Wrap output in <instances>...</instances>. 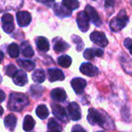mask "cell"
<instances>
[{
	"instance_id": "obj_1",
	"label": "cell",
	"mask_w": 132,
	"mask_h": 132,
	"mask_svg": "<svg viewBox=\"0 0 132 132\" xmlns=\"http://www.w3.org/2000/svg\"><path fill=\"white\" fill-rule=\"evenodd\" d=\"M87 120L90 122L91 125H99L100 127L106 129H113V121L107 115V113L101 110L91 109L88 110Z\"/></svg>"
},
{
	"instance_id": "obj_2",
	"label": "cell",
	"mask_w": 132,
	"mask_h": 132,
	"mask_svg": "<svg viewBox=\"0 0 132 132\" xmlns=\"http://www.w3.org/2000/svg\"><path fill=\"white\" fill-rule=\"evenodd\" d=\"M29 104V99L25 94L21 93H12L9 96L7 108L10 111H22Z\"/></svg>"
},
{
	"instance_id": "obj_3",
	"label": "cell",
	"mask_w": 132,
	"mask_h": 132,
	"mask_svg": "<svg viewBox=\"0 0 132 132\" xmlns=\"http://www.w3.org/2000/svg\"><path fill=\"white\" fill-rule=\"evenodd\" d=\"M129 23V16L127 15L125 10H121L116 17H114L110 23V28L112 31H120L123 29Z\"/></svg>"
},
{
	"instance_id": "obj_4",
	"label": "cell",
	"mask_w": 132,
	"mask_h": 132,
	"mask_svg": "<svg viewBox=\"0 0 132 132\" xmlns=\"http://www.w3.org/2000/svg\"><path fill=\"white\" fill-rule=\"evenodd\" d=\"M51 109H52V113L54 114V116L57 117L59 120H61L64 123H67L68 121V118L66 111L61 105L53 103H51Z\"/></svg>"
},
{
	"instance_id": "obj_5",
	"label": "cell",
	"mask_w": 132,
	"mask_h": 132,
	"mask_svg": "<svg viewBox=\"0 0 132 132\" xmlns=\"http://www.w3.org/2000/svg\"><path fill=\"white\" fill-rule=\"evenodd\" d=\"M85 12L86 13L89 20H91V22H92L96 27L102 26L103 22L101 21L99 14H98V13L96 12L95 9H94V7H92L91 5H86V6H85Z\"/></svg>"
},
{
	"instance_id": "obj_6",
	"label": "cell",
	"mask_w": 132,
	"mask_h": 132,
	"mask_svg": "<svg viewBox=\"0 0 132 132\" xmlns=\"http://www.w3.org/2000/svg\"><path fill=\"white\" fill-rule=\"evenodd\" d=\"M90 39L94 43L97 44L100 47H106L108 45V40L105 34L102 31H93L90 34Z\"/></svg>"
},
{
	"instance_id": "obj_7",
	"label": "cell",
	"mask_w": 132,
	"mask_h": 132,
	"mask_svg": "<svg viewBox=\"0 0 132 132\" xmlns=\"http://www.w3.org/2000/svg\"><path fill=\"white\" fill-rule=\"evenodd\" d=\"M89 18L87 16L86 13L85 11L83 12H79L77 16V23L78 25V28L81 31L83 32H86L89 29Z\"/></svg>"
},
{
	"instance_id": "obj_8",
	"label": "cell",
	"mask_w": 132,
	"mask_h": 132,
	"mask_svg": "<svg viewBox=\"0 0 132 132\" xmlns=\"http://www.w3.org/2000/svg\"><path fill=\"white\" fill-rule=\"evenodd\" d=\"M2 20V28L6 33H11L13 32L14 29V18L11 14H5L1 18Z\"/></svg>"
},
{
	"instance_id": "obj_9",
	"label": "cell",
	"mask_w": 132,
	"mask_h": 132,
	"mask_svg": "<svg viewBox=\"0 0 132 132\" xmlns=\"http://www.w3.org/2000/svg\"><path fill=\"white\" fill-rule=\"evenodd\" d=\"M80 71L82 74L85 76H88V77H95L99 74V70L96 67H94L92 63H83V64L80 66Z\"/></svg>"
},
{
	"instance_id": "obj_10",
	"label": "cell",
	"mask_w": 132,
	"mask_h": 132,
	"mask_svg": "<svg viewBox=\"0 0 132 132\" xmlns=\"http://www.w3.org/2000/svg\"><path fill=\"white\" fill-rule=\"evenodd\" d=\"M68 111L72 120L77 121L81 119V111H80L79 105L77 103H70L68 106Z\"/></svg>"
},
{
	"instance_id": "obj_11",
	"label": "cell",
	"mask_w": 132,
	"mask_h": 132,
	"mask_svg": "<svg viewBox=\"0 0 132 132\" xmlns=\"http://www.w3.org/2000/svg\"><path fill=\"white\" fill-rule=\"evenodd\" d=\"M16 20H17V23L20 27H25L31 23V15L30 13L21 11L16 14Z\"/></svg>"
},
{
	"instance_id": "obj_12",
	"label": "cell",
	"mask_w": 132,
	"mask_h": 132,
	"mask_svg": "<svg viewBox=\"0 0 132 132\" xmlns=\"http://www.w3.org/2000/svg\"><path fill=\"white\" fill-rule=\"evenodd\" d=\"M71 86L76 94H81L84 93L85 86H86V81L81 77H76V78L72 79Z\"/></svg>"
},
{
	"instance_id": "obj_13",
	"label": "cell",
	"mask_w": 132,
	"mask_h": 132,
	"mask_svg": "<svg viewBox=\"0 0 132 132\" xmlns=\"http://www.w3.org/2000/svg\"><path fill=\"white\" fill-rule=\"evenodd\" d=\"M48 76L49 80L53 83L56 81H63L65 79V75L59 68H50L48 69Z\"/></svg>"
},
{
	"instance_id": "obj_14",
	"label": "cell",
	"mask_w": 132,
	"mask_h": 132,
	"mask_svg": "<svg viewBox=\"0 0 132 132\" xmlns=\"http://www.w3.org/2000/svg\"><path fill=\"white\" fill-rule=\"evenodd\" d=\"M53 11L55 13V14L57 16L60 18H65V17H68V16L71 15L72 11L68 10L65 5H59V4H55L53 6Z\"/></svg>"
},
{
	"instance_id": "obj_15",
	"label": "cell",
	"mask_w": 132,
	"mask_h": 132,
	"mask_svg": "<svg viewBox=\"0 0 132 132\" xmlns=\"http://www.w3.org/2000/svg\"><path fill=\"white\" fill-rule=\"evenodd\" d=\"M51 99L56 102H64L67 99L66 91L60 87L55 88L51 92Z\"/></svg>"
},
{
	"instance_id": "obj_16",
	"label": "cell",
	"mask_w": 132,
	"mask_h": 132,
	"mask_svg": "<svg viewBox=\"0 0 132 132\" xmlns=\"http://www.w3.org/2000/svg\"><path fill=\"white\" fill-rule=\"evenodd\" d=\"M13 81L14 84L18 86H23L28 83V77L27 74L23 70H20L16 73V75L13 77Z\"/></svg>"
},
{
	"instance_id": "obj_17",
	"label": "cell",
	"mask_w": 132,
	"mask_h": 132,
	"mask_svg": "<svg viewBox=\"0 0 132 132\" xmlns=\"http://www.w3.org/2000/svg\"><path fill=\"white\" fill-rule=\"evenodd\" d=\"M36 46L40 51H43V52H47L50 50V43L48 40L45 37H38L36 39Z\"/></svg>"
},
{
	"instance_id": "obj_18",
	"label": "cell",
	"mask_w": 132,
	"mask_h": 132,
	"mask_svg": "<svg viewBox=\"0 0 132 132\" xmlns=\"http://www.w3.org/2000/svg\"><path fill=\"white\" fill-rule=\"evenodd\" d=\"M16 122H17V119H16V117L14 114L7 115L5 119V126L10 131H13L15 129Z\"/></svg>"
},
{
	"instance_id": "obj_19",
	"label": "cell",
	"mask_w": 132,
	"mask_h": 132,
	"mask_svg": "<svg viewBox=\"0 0 132 132\" xmlns=\"http://www.w3.org/2000/svg\"><path fill=\"white\" fill-rule=\"evenodd\" d=\"M35 125V120H33V118L31 115H26L24 117V120H23V129L24 131L30 132L32 130V129L34 128Z\"/></svg>"
},
{
	"instance_id": "obj_20",
	"label": "cell",
	"mask_w": 132,
	"mask_h": 132,
	"mask_svg": "<svg viewBox=\"0 0 132 132\" xmlns=\"http://www.w3.org/2000/svg\"><path fill=\"white\" fill-rule=\"evenodd\" d=\"M21 52L25 57H31L34 55V51H33L31 46L25 42L21 44Z\"/></svg>"
},
{
	"instance_id": "obj_21",
	"label": "cell",
	"mask_w": 132,
	"mask_h": 132,
	"mask_svg": "<svg viewBox=\"0 0 132 132\" xmlns=\"http://www.w3.org/2000/svg\"><path fill=\"white\" fill-rule=\"evenodd\" d=\"M69 48V45L66 42L62 40H59L57 42H54V46H53V49L56 52L59 53V52H64L66 51Z\"/></svg>"
},
{
	"instance_id": "obj_22",
	"label": "cell",
	"mask_w": 132,
	"mask_h": 132,
	"mask_svg": "<svg viewBox=\"0 0 132 132\" xmlns=\"http://www.w3.org/2000/svg\"><path fill=\"white\" fill-rule=\"evenodd\" d=\"M17 63L23 69L26 71H31L34 69L35 63L31 60H25V59H17Z\"/></svg>"
},
{
	"instance_id": "obj_23",
	"label": "cell",
	"mask_w": 132,
	"mask_h": 132,
	"mask_svg": "<svg viewBox=\"0 0 132 132\" xmlns=\"http://www.w3.org/2000/svg\"><path fill=\"white\" fill-rule=\"evenodd\" d=\"M31 77H32V80L36 83H43L46 78L45 72L43 69H40V68L35 70Z\"/></svg>"
},
{
	"instance_id": "obj_24",
	"label": "cell",
	"mask_w": 132,
	"mask_h": 132,
	"mask_svg": "<svg viewBox=\"0 0 132 132\" xmlns=\"http://www.w3.org/2000/svg\"><path fill=\"white\" fill-rule=\"evenodd\" d=\"M57 63L60 67L65 68H68L71 66L72 64V59L68 55H62L59 57L57 59Z\"/></svg>"
},
{
	"instance_id": "obj_25",
	"label": "cell",
	"mask_w": 132,
	"mask_h": 132,
	"mask_svg": "<svg viewBox=\"0 0 132 132\" xmlns=\"http://www.w3.org/2000/svg\"><path fill=\"white\" fill-rule=\"evenodd\" d=\"M50 112H49V110H48L47 106L44 105V104H40L37 107L36 109V115L39 117L40 119L42 120H44L46 119L48 116H49Z\"/></svg>"
},
{
	"instance_id": "obj_26",
	"label": "cell",
	"mask_w": 132,
	"mask_h": 132,
	"mask_svg": "<svg viewBox=\"0 0 132 132\" xmlns=\"http://www.w3.org/2000/svg\"><path fill=\"white\" fill-rule=\"evenodd\" d=\"M7 52H8L9 56L11 57H17L19 56V53H20V50H19V47L16 43H11L10 45L8 46L7 48Z\"/></svg>"
},
{
	"instance_id": "obj_27",
	"label": "cell",
	"mask_w": 132,
	"mask_h": 132,
	"mask_svg": "<svg viewBox=\"0 0 132 132\" xmlns=\"http://www.w3.org/2000/svg\"><path fill=\"white\" fill-rule=\"evenodd\" d=\"M62 5H65L68 10L73 11L79 7V2L77 0H62Z\"/></svg>"
},
{
	"instance_id": "obj_28",
	"label": "cell",
	"mask_w": 132,
	"mask_h": 132,
	"mask_svg": "<svg viewBox=\"0 0 132 132\" xmlns=\"http://www.w3.org/2000/svg\"><path fill=\"white\" fill-rule=\"evenodd\" d=\"M42 92H43V87L40 85H31L30 88V93L35 98H39L42 96Z\"/></svg>"
},
{
	"instance_id": "obj_29",
	"label": "cell",
	"mask_w": 132,
	"mask_h": 132,
	"mask_svg": "<svg viewBox=\"0 0 132 132\" xmlns=\"http://www.w3.org/2000/svg\"><path fill=\"white\" fill-rule=\"evenodd\" d=\"M5 74H6L8 77H12V78H13V77L16 75V73L18 72V70H17V68H16V67L14 66V65L9 64V65H7V66L5 67Z\"/></svg>"
},
{
	"instance_id": "obj_30",
	"label": "cell",
	"mask_w": 132,
	"mask_h": 132,
	"mask_svg": "<svg viewBox=\"0 0 132 132\" xmlns=\"http://www.w3.org/2000/svg\"><path fill=\"white\" fill-rule=\"evenodd\" d=\"M48 128H49L50 131H57V132H61V128L59 125L57 121L54 119H51L49 120L48 123Z\"/></svg>"
},
{
	"instance_id": "obj_31",
	"label": "cell",
	"mask_w": 132,
	"mask_h": 132,
	"mask_svg": "<svg viewBox=\"0 0 132 132\" xmlns=\"http://www.w3.org/2000/svg\"><path fill=\"white\" fill-rule=\"evenodd\" d=\"M94 57H96L94 49H86L84 51V57H85V59L92 60V59H94Z\"/></svg>"
},
{
	"instance_id": "obj_32",
	"label": "cell",
	"mask_w": 132,
	"mask_h": 132,
	"mask_svg": "<svg viewBox=\"0 0 132 132\" xmlns=\"http://www.w3.org/2000/svg\"><path fill=\"white\" fill-rule=\"evenodd\" d=\"M72 40H73V42L77 44V51H80L84 49V42L80 37L77 36V35H73V36H72Z\"/></svg>"
},
{
	"instance_id": "obj_33",
	"label": "cell",
	"mask_w": 132,
	"mask_h": 132,
	"mask_svg": "<svg viewBox=\"0 0 132 132\" xmlns=\"http://www.w3.org/2000/svg\"><path fill=\"white\" fill-rule=\"evenodd\" d=\"M36 1L49 7L54 6V5H55V0H36Z\"/></svg>"
},
{
	"instance_id": "obj_34",
	"label": "cell",
	"mask_w": 132,
	"mask_h": 132,
	"mask_svg": "<svg viewBox=\"0 0 132 132\" xmlns=\"http://www.w3.org/2000/svg\"><path fill=\"white\" fill-rule=\"evenodd\" d=\"M123 44H124V46H125V47L129 50V53L132 55V40H131V39L127 38L125 40H124Z\"/></svg>"
},
{
	"instance_id": "obj_35",
	"label": "cell",
	"mask_w": 132,
	"mask_h": 132,
	"mask_svg": "<svg viewBox=\"0 0 132 132\" xmlns=\"http://www.w3.org/2000/svg\"><path fill=\"white\" fill-rule=\"evenodd\" d=\"M114 4H115V0H105V2H104L105 8L106 9L113 8V6H114Z\"/></svg>"
},
{
	"instance_id": "obj_36",
	"label": "cell",
	"mask_w": 132,
	"mask_h": 132,
	"mask_svg": "<svg viewBox=\"0 0 132 132\" xmlns=\"http://www.w3.org/2000/svg\"><path fill=\"white\" fill-rule=\"evenodd\" d=\"M72 132H86L84 128H82L80 125H75L72 128Z\"/></svg>"
},
{
	"instance_id": "obj_37",
	"label": "cell",
	"mask_w": 132,
	"mask_h": 132,
	"mask_svg": "<svg viewBox=\"0 0 132 132\" xmlns=\"http://www.w3.org/2000/svg\"><path fill=\"white\" fill-rule=\"evenodd\" d=\"M95 56L96 57H102L103 55V49H95Z\"/></svg>"
},
{
	"instance_id": "obj_38",
	"label": "cell",
	"mask_w": 132,
	"mask_h": 132,
	"mask_svg": "<svg viewBox=\"0 0 132 132\" xmlns=\"http://www.w3.org/2000/svg\"><path fill=\"white\" fill-rule=\"evenodd\" d=\"M5 93L3 92V91L0 89V103H2V102L5 100Z\"/></svg>"
},
{
	"instance_id": "obj_39",
	"label": "cell",
	"mask_w": 132,
	"mask_h": 132,
	"mask_svg": "<svg viewBox=\"0 0 132 132\" xmlns=\"http://www.w3.org/2000/svg\"><path fill=\"white\" fill-rule=\"evenodd\" d=\"M3 59H4V53L2 52L1 51H0V63L2 62V60H3Z\"/></svg>"
},
{
	"instance_id": "obj_40",
	"label": "cell",
	"mask_w": 132,
	"mask_h": 132,
	"mask_svg": "<svg viewBox=\"0 0 132 132\" xmlns=\"http://www.w3.org/2000/svg\"><path fill=\"white\" fill-rule=\"evenodd\" d=\"M3 113H4V110H3V108H2L1 106H0V117H1L2 115H3Z\"/></svg>"
},
{
	"instance_id": "obj_41",
	"label": "cell",
	"mask_w": 132,
	"mask_h": 132,
	"mask_svg": "<svg viewBox=\"0 0 132 132\" xmlns=\"http://www.w3.org/2000/svg\"><path fill=\"white\" fill-rule=\"evenodd\" d=\"M93 1H95V0H93Z\"/></svg>"
},
{
	"instance_id": "obj_42",
	"label": "cell",
	"mask_w": 132,
	"mask_h": 132,
	"mask_svg": "<svg viewBox=\"0 0 132 132\" xmlns=\"http://www.w3.org/2000/svg\"><path fill=\"white\" fill-rule=\"evenodd\" d=\"M102 132H103V131H102Z\"/></svg>"
}]
</instances>
